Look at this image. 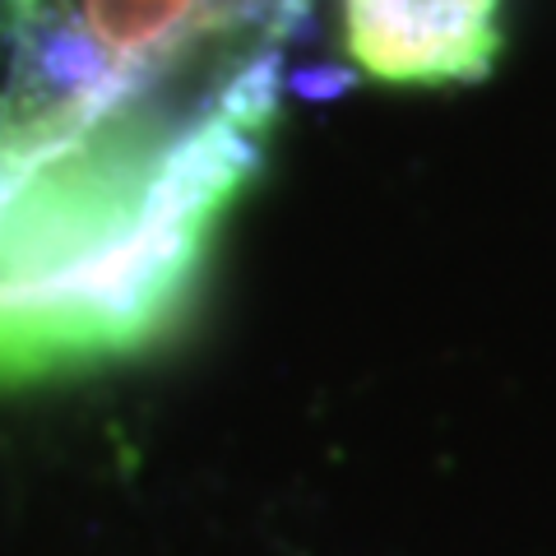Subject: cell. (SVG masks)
<instances>
[{
  "instance_id": "6da1fadb",
  "label": "cell",
  "mask_w": 556,
  "mask_h": 556,
  "mask_svg": "<svg viewBox=\"0 0 556 556\" xmlns=\"http://www.w3.org/2000/svg\"><path fill=\"white\" fill-rule=\"evenodd\" d=\"M278 121V42L112 102L42 149L0 153V394L167 343Z\"/></svg>"
},
{
  "instance_id": "7a4b0ae2",
  "label": "cell",
  "mask_w": 556,
  "mask_h": 556,
  "mask_svg": "<svg viewBox=\"0 0 556 556\" xmlns=\"http://www.w3.org/2000/svg\"><path fill=\"white\" fill-rule=\"evenodd\" d=\"M269 0H0L10 75L0 153L42 149L112 102L223 51Z\"/></svg>"
},
{
  "instance_id": "3957f363",
  "label": "cell",
  "mask_w": 556,
  "mask_h": 556,
  "mask_svg": "<svg viewBox=\"0 0 556 556\" xmlns=\"http://www.w3.org/2000/svg\"><path fill=\"white\" fill-rule=\"evenodd\" d=\"M343 65L386 89H468L506 51V0H339Z\"/></svg>"
}]
</instances>
